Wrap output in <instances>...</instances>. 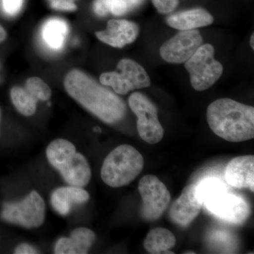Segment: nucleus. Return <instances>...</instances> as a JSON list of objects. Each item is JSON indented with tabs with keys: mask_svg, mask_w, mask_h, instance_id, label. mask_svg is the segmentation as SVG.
Instances as JSON below:
<instances>
[{
	"mask_svg": "<svg viewBox=\"0 0 254 254\" xmlns=\"http://www.w3.org/2000/svg\"><path fill=\"white\" fill-rule=\"evenodd\" d=\"M64 85L73 100L105 123L113 125L125 118V101L86 73L71 70L65 76Z\"/></svg>",
	"mask_w": 254,
	"mask_h": 254,
	"instance_id": "nucleus-1",
	"label": "nucleus"
},
{
	"mask_svg": "<svg viewBox=\"0 0 254 254\" xmlns=\"http://www.w3.org/2000/svg\"><path fill=\"white\" fill-rule=\"evenodd\" d=\"M212 131L224 140L240 143L254 138V108L230 98H220L207 108Z\"/></svg>",
	"mask_w": 254,
	"mask_h": 254,
	"instance_id": "nucleus-2",
	"label": "nucleus"
},
{
	"mask_svg": "<svg viewBox=\"0 0 254 254\" xmlns=\"http://www.w3.org/2000/svg\"><path fill=\"white\" fill-rule=\"evenodd\" d=\"M46 157L71 186L83 188L91 181V169L88 160L68 140L58 138L52 141L47 148Z\"/></svg>",
	"mask_w": 254,
	"mask_h": 254,
	"instance_id": "nucleus-3",
	"label": "nucleus"
},
{
	"mask_svg": "<svg viewBox=\"0 0 254 254\" xmlns=\"http://www.w3.org/2000/svg\"><path fill=\"white\" fill-rule=\"evenodd\" d=\"M143 167L144 159L138 150L130 145H120L105 158L100 175L108 186L120 188L133 182Z\"/></svg>",
	"mask_w": 254,
	"mask_h": 254,
	"instance_id": "nucleus-4",
	"label": "nucleus"
},
{
	"mask_svg": "<svg viewBox=\"0 0 254 254\" xmlns=\"http://www.w3.org/2000/svg\"><path fill=\"white\" fill-rule=\"evenodd\" d=\"M215 50L210 44H202L185 63L193 89L203 91L212 86L223 73L222 64L215 59Z\"/></svg>",
	"mask_w": 254,
	"mask_h": 254,
	"instance_id": "nucleus-5",
	"label": "nucleus"
},
{
	"mask_svg": "<svg viewBox=\"0 0 254 254\" xmlns=\"http://www.w3.org/2000/svg\"><path fill=\"white\" fill-rule=\"evenodd\" d=\"M203 205L214 216L233 225L244 223L251 213L248 202L241 195L230 193L225 185L209 195Z\"/></svg>",
	"mask_w": 254,
	"mask_h": 254,
	"instance_id": "nucleus-6",
	"label": "nucleus"
},
{
	"mask_svg": "<svg viewBox=\"0 0 254 254\" xmlns=\"http://www.w3.org/2000/svg\"><path fill=\"white\" fill-rule=\"evenodd\" d=\"M100 83L113 88L115 93L127 95L134 90L150 86L149 75L140 64L134 60L125 58L118 63L117 71L102 73Z\"/></svg>",
	"mask_w": 254,
	"mask_h": 254,
	"instance_id": "nucleus-7",
	"label": "nucleus"
},
{
	"mask_svg": "<svg viewBox=\"0 0 254 254\" xmlns=\"http://www.w3.org/2000/svg\"><path fill=\"white\" fill-rule=\"evenodd\" d=\"M1 217L4 221L25 228H38L46 218V203L36 190H32L21 201L5 203Z\"/></svg>",
	"mask_w": 254,
	"mask_h": 254,
	"instance_id": "nucleus-8",
	"label": "nucleus"
},
{
	"mask_svg": "<svg viewBox=\"0 0 254 254\" xmlns=\"http://www.w3.org/2000/svg\"><path fill=\"white\" fill-rule=\"evenodd\" d=\"M128 105L136 116L137 130L142 139L152 145L161 141L164 129L154 103L146 95L135 92L128 98Z\"/></svg>",
	"mask_w": 254,
	"mask_h": 254,
	"instance_id": "nucleus-9",
	"label": "nucleus"
},
{
	"mask_svg": "<svg viewBox=\"0 0 254 254\" xmlns=\"http://www.w3.org/2000/svg\"><path fill=\"white\" fill-rule=\"evenodd\" d=\"M142 198L141 215L147 221L158 220L168 208L171 195L166 186L154 175H145L138 183Z\"/></svg>",
	"mask_w": 254,
	"mask_h": 254,
	"instance_id": "nucleus-10",
	"label": "nucleus"
},
{
	"mask_svg": "<svg viewBox=\"0 0 254 254\" xmlns=\"http://www.w3.org/2000/svg\"><path fill=\"white\" fill-rule=\"evenodd\" d=\"M202 44L203 38L198 30L180 31L162 45L160 55L167 63H185Z\"/></svg>",
	"mask_w": 254,
	"mask_h": 254,
	"instance_id": "nucleus-11",
	"label": "nucleus"
},
{
	"mask_svg": "<svg viewBox=\"0 0 254 254\" xmlns=\"http://www.w3.org/2000/svg\"><path fill=\"white\" fill-rule=\"evenodd\" d=\"M202 205L196 195V185H187L172 205L170 218L179 226L187 227L199 215Z\"/></svg>",
	"mask_w": 254,
	"mask_h": 254,
	"instance_id": "nucleus-12",
	"label": "nucleus"
},
{
	"mask_svg": "<svg viewBox=\"0 0 254 254\" xmlns=\"http://www.w3.org/2000/svg\"><path fill=\"white\" fill-rule=\"evenodd\" d=\"M140 28L137 23L125 19H110L103 31L95 32L97 38L108 46L123 48L136 41Z\"/></svg>",
	"mask_w": 254,
	"mask_h": 254,
	"instance_id": "nucleus-13",
	"label": "nucleus"
},
{
	"mask_svg": "<svg viewBox=\"0 0 254 254\" xmlns=\"http://www.w3.org/2000/svg\"><path fill=\"white\" fill-rule=\"evenodd\" d=\"M225 180L234 188L248 189L254 192V155H242L232 159L225 169Z\"/></svg>",
	"mask_w": 254,
	"mask_h": 254,
	"instance_id": "nucleus-14",
	"label": "nucleus"
},
{
	"mask_svg": "<svg viewBox=\"0 0 254 254\" xmlns=\"http://www.w3.org/2000/svg\"><path fill=\"white\" fill-rule=\"evenodd\" d=\"M90 195L82 187H60L53 192L50 198L52 206L60 215L66 216L75 205L83 204L89 199Z\"/></svg>",
	"mask_w": 254,
	"mask_h": 254,
	"instance_id": "nucleus-15",
	"label": "nucleus"
},
{
	"mask_svg": "<svg viewBox=\"0 0 254 254\" xmlns=\"http://www.w3.org/2000/svg\"><path fill=\"white\" fill-rule=\"evenodd\" d=\"M95 240L94 232L79 227L71 232L69 237H62L56 242L54 252L56 254H86Z\"/></svg>",
	"mask_w": 254,
	"mask_h": 254,
	"instance_id": "nucleus-16",
	"label": "nucleus"
},
{
	"mask_svg": "<svg viewBox=\"0 0 254 254\" xmlns=\"http://www.w3.org/2000/svg\"><path fill=\"white\" fill-rule=\"evenodd\" d=\"M167 24L179 31H188L210 26L214 17L203 8L185 10L170 15L166 18Z\"/></svg>",
	"mask_w": 254,
	"mask_h": 254,
	"instance_id": "nucleus-17",
	"label": "nucleus"
},
{
	"mask_svg": "<svg viewBox=\"0 0 254 254\" xmlns=\"http://www.w3.org/2000/svg\"><path fill=\"white\" fill-rule=\"evenodd\" d=\"M176 237L168 229L157 227L148 232L143 246L152 254H175L170 250L176 245Z\"/></svg>",
	"mask_w": 254,
	"mask_h": 254,
	"instance_id": "nucleus-18",
	"label": "nucleus"
},
{
	"mask_svg": "<svg viewBox=\"0 0 254 254\" xmlns=\"http://www.w3.org/2000/svg\"><path fill=\"white\" fill-rule=\"evenodd\" d=\"M68 26L63 20L54 18L45 23L42 31L43 39L47 46L53 49L63 48L67 36Z\"/></svg>",
	"mask_w": 254,
	"mask_h": 254,
	"instance_id": "nucleus-19",
	"label": "nucleus"
},
{
	"mask_svg": "<svg viewBox=\"0 0 254 254\" xmlns=\"http://www.w3.org/2000/svg\"><path fill=\"white\" fill-rule=\"evenodd\" d=\"M10 96L15 108L23 116H32L36 113L38 101L24 87H13L10 91Z\"/></svg>",
	"mask_w": 254,
	"mask_h": 254,
	"instance_id": "nucleus-20",
	"label": "nucleus"
},
{
	"mask_svg": "<svg viewBox=\"0 0 254 254\" xmlns=\"http://www.w3.org/2000/svg\"><path fill=\"white\" fill-rule=\"evenodd\" d=\"M24 88L37 100L47 101L51 98L52 91L50 86L38 77H31L26 80Z\"/></svg>",
	"mask_w": 254,
	"mask_h": 254,
	"instance_id": "nucleus-21",
	"label": "nucleus"
},
{
	"mask_svg": "<svg viewBox=\"0 0 254 254\" xmlns=\"http://www.w3.org/2000/svg\"><path fill=\"white\" fill-rule=\"evenodd\" d=\"M160 14H167L173 12L179 4V0H151Z\"/></svg>",
	"mask_w": 254,
	"mask_h": 254,
	"instance_id": "nucleus-22",
	"label": "nucleus"
},
{
	"mask_svg": "<svg viewBox=\"0 0 254 254\" xmlns=\"http://www.w3.org/2000/svg\"><path fill=\"white\" fill-rule=\"evenodd\" d=\"M78 0H48L50 6L58 11H73L77 9L75 1Z\"/></svg>",
	"mask_w": 254,
	"mask_h": 254,
	"instance_id": "nucleus-23",
	"label": "nucleus"
},
{
	"mask_svg": "<svg viewBox=\"0 0 254 254\" xmlns=\"http://www.w3.org/2000/svg\"><path fill=\"white\" fill-rule=\"evenodd\" d=\"M129 7L125 0H110V12L115 16H123L128 11Z\"/></svg>",
	"mask_w": 254,
	"mask_h": 254,
	"instance_id": "nucleus-24",
	"label": "nucleus"
},
{
	"mask_svg": "<svg viewBox=\"0 0 254 254\" xmlns=\"http://www.w3.org/2000/svg\"><path fill=\"white\" fill-rule=\"evenodd\" d=\"M4 11L9 15L17 14L23 4V0H2Z\"/></svg>",
	"mask_w": 254,
	"mask_h": 254,
	"instance_id": "nucleus-25",
	"label": "nucleus"
},
{
	"mask_svg": "<svg viewBox=\"0 0 254 254\" xmlns=\"http://www.w3.org/2000/svg\"><path fill=\"white\" fill-rule=\"evenodd\" d=\"M110 0H95L93 3V11L99 16H105L110 12Z\"/></svg>",
	"mask_w": 254,
	"mask_h": 254,
	"instance_id": "nucleus-26",
	"label": "nucleus"
},
{
	"mask_svg": "<svg viewBox=\"0 0 254 254\" xmlns=\"http://www.w3.org/2000/svg\"><path fill=\"white\" fill-rule=\"evenodd\" d=\"M16 254H38V250L28 244H21L17 246L14 250Z\"/></svg>",
	"mask_w": 254,
	"mask_h": 254,
	"instance_id": "nucleus-27",
	"label": "nucleus"
},
{
	"mask_svg": "<svg viewBox=\"0 0 254 254\" xmlns=\"http://www.w3.org/2000/svg\"><path fill=\"white\" fill-rule=\"evenodd\" d=\"M129 6H138L143 3V0H125Z\"/></svg>",
	"mask_w": 254,
	"mask_h": 254,
	"instance_id": "nucleus-28",
	"label": "nucleus"
},
{
	"mask_svg": "<svg viewBox=\"0 0 254 254\" xmlns=\"http://www.w3.org/2000/svg\"><path fill=\"white\" fill-rule=\"evenodd\" d=\"M6 32L5 31L4 28L0 25V43L5 41L6 38Z\"/></svg>",
	"mask_w": 254,
	"mask_h": 254,
	"instance_id": "nucleus-29",
	"label": "nucleus"
},
{
	"mask_svg": "<svg viewBox=\"0 0 254 254\" xmlns=\"http://www.w3.org/2000/svg\"><path fill=\"white\" fill-rule=\"evenodd\" d=\"M254 35H252V36H251V39H250V46L251 48H252V50H254Z\"/></svg>",
	"mask_w": 254,
	"mask_h": 254,
	"instance_id": "nucleus-30",
	"label": "nucleus"
},
{
	"mask_svg": "<svg viewBox=\"0 0 254 254\" xmlns=\"http://www.w3.org/2000/svg\"><path fill=\"white\" fill-rule=\"evenodd\" d=\"M185 254H195V252H185Z\"/></svg>",
	"mask_w": 254,
	"mask_h": 254,
	"instance_id": "nucleus-31",
	"label": "nucleus"
},
{
	"mask_svg": "<svg viewBox=\"0 0 254 254\" xmlns=\"http://www.w3.org/2000/svg\"><path fill=\"white\" fill-rule=\"evenodd\" d=\"M1 108H0V123H1Z\"/></svg>",
	"mask_w": 254,
	"mask_h": 254,
	"instance_id": "nucleus-32",
	"label": "nucleus"
}]
</instances>
